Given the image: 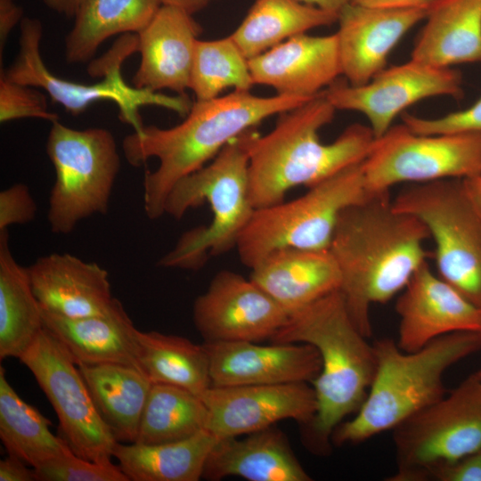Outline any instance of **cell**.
Instances as JSON below:
<instances>
[{
  "label": "cell",
  "mask_w": 481,
  "mask_h": 481,
  "mask_svg": "<svg viewBox=\"0 0 481 481\" xmlns=\"http://www.w3.org/2000/svg\"><path fill=\"white\" fill-rule=\"evenodd\" d=\"M429 237L419 218L393 207L389 191L374 192L339 214L329 250L349 315L364 337L372 334L371 306L404 289L427 261L424 242Z\"/></svg>",
  "instance_id": "1"
},
{
  "label": "cell",
  "mask_w": 481,
  "mask_h": 481,
  "mask_svg": "<svg viewBox=\"0 0 481 481\" xmlns=\"http://www.w3.org/2000/svg\"><path fill=\"white\" fill-rule=\"evenodd\" d=\"M313 97L257 96L234 91L192 103L182 123L169 128L147 126L122 141L127 162L135 167L155 158L157 168L144 174L143 209L156 220L165 215L167 197L177 181L204 167L232 140L265 119L300 106Z\"/></svg>",
  "instance_id": "2"
},
{
  "label": "cell",
  "mask_w": 481,
  "mask_h": 481,
  "mask_svg": "<svg viewBox=\"0 0 481 481\" xmlns=\"http://www.w3.org/2000/svg\"><path fill=\"white\" fill-rule=\"evenodd\" d=\"M336 110L322 91L279 114L268 134L250 129L249 196L255 209L284 201L290 189L309 188L365 159L375 139L369 126L352 124L332 143L321 142L319 132L333 120Z\"/></svg>",
  "instance_id": "3"
},
{
  "label": "cell",
  "mask_w": 481,
  "mask_h": 481,
  "mask_svg": "<svg viewBox=\"0 0 481 481\" xmlns=\"http://www.w3.org/2000/svg\"><path fill=\"white\" fill-rule=\"evenodd\" d=\"M353 322L339 289L291 314L272 343H306L321 356L312 381L317 409L306 425V441L317 452L330 447L335 428L356 412L367 396L376 366L372 344Z\"/></svg>",
  "instance_id": "4"
},
{
  "label": "cell",
  "mask_w": 481,
  "mask_h": 481,
  "mask_svg": "<svg viewBox=\"0 0 481 481\" xmlns=\"http://www.w3.org/2000/svg\"><path fill=\"white\" fill-rule=\"evenodd\" d=\"M376 366L366 398L355 416L333 431L331 443L355 444L387 430L445 395V371L481 349L477 332L439 337L414 352L403 351L393 339L373 344Z\"/></svg>",
  "instance_id": "5"
},
{
  "label": "cell",
  "mask_w": 481,
  "mask_h": 481,
  "mask_svg": "<svg viewBox=\"0 0 481 481\" xmlns=\"http://www.w3.org/2000/svg\"><path fill=\"white\" fill-rule=\"evenodd\" d=\"M250 129L228 143L210 163L181 178L170 190L165 214L179 220L189 209L208 203L213 216L208 225L182 234L175 247L159 259V266L199 270L209 257L236 248L255 210L249 196Z\"/></svg>",
  "instance_id": "6"
},
{
  "label": "cell",
  "mask_w": 481,
  "mask_h": 481,
  "mask_svg": "<svg viewBox=\"0 0 481 481\" xmlns=\"http://www.w3.org/2000/svg\"><path fill=\"white\" fill-rule=\"evenodd\" d=\"M363 161L309 187L295 200L256 208L236 244L241 263L252 269L283 248L329 249L341 211L374 193L366 187Z\"/></svg>",
  "instance_id": "7"
},
{
  "label": "cell",
  "mask_w": 481,
  "mask_h": 481,
  "mask_svg": "<svg viewBox=\"0 0 481 481\" xmlns=\"http://www.w3.org/2000/svg\"><path fill=\"white\" fill-rule=\"evenodd\" d=\"M45 151L55 171L47 220L55 234H69L82 220L106 214L120 156L110 131L52 123Z\"/></svg>",
  "instance_id": "8"
},
{
  "label": "cell",
  "mask_w": 481,
  "mask_h": 481,
  "mask_svg": "<svg viewBox=\"0 0 481 481\" xmlns=\"http://www.w3.org/2000/svg\"><path fill=\"white\" fill-rule=\"evenodd\" d=\"M392 204L426 225L435 241L438 275L481 308V210L464 180L410 183Z\"/></svg>",
  "instance_id": "9"
},
{
  "label": "cell",
  "mask_w": 481,
  "mask_h": 481,
  "mask_svg": "<svg viewBox=\"0 0 481 481\" xmlns=\"http://www.w3.org/2000/svg\"><path fill=\"white\" fill-rule=\"evenodd\" d=\"M391 481H422L481 448V378L477 372L393 429Z\"/></svg>",
  "instance_id": "10"
},
{
  "label": "cell",
  "mask_w": 481,
  "mask_h": 481,
  "mask_svg": "<svg viewBox=\"0 0 481 481\" xmlns=\"http://www.w3.org/2000/svg\"><path fill=\"white\" fill-rule=\"evenodd\" d=\"M363 170L371 192L401 183L472 178L481 174V134L420 135L404 124L392 126L374 139Z\"/></svg>",
  "instance_id": "11"
},
{
  "label": "cell",
  "mask_w": 481,
  "mask_h": 481,
  "mask_svg": "<svg viewBox=\"0 0 481 481\" xmlns=\"http://www.w3.org/2000/svg\"><path fill=\"white\" fill-rule=\"evenodd\" d=\"M19 360L51 403L61 436L74 453L94 462L111 461L118 441L99 414L77 363L64 346L44 326Z\"/></svg>",
  "instance_id": "12"
},
{
  "label": "cell",
  "mask_w": 481,
  "mask_h": 481,
  "mask_svg": "<svg viewBox=\"0 0 481 481\" xmlns=\"http://www.w3.org/2000/svg\"><path fill=\"white\" fill-rule=\"evenodd\" d=\"M323 94L336 110L363 114L378 138L392 126L399 113L423 99L462 98V76L452 68L434 67L411 59L385 68L362 86L336 80Z\"/></svg>",
  "instance_id": "13"
},
{
  "label": "cell",
  "mask_w": 481,
  "mask_h": 481,
  "mask_svg": "<svg viewBox=\"0 0 481 481\" xmlns=\"http://www.w3.org/2000/svg\"><path fill=\"white\" fill-rule=\"evenodd\" d=\"M192 316L204 342H258L271 339L289 315L249 278L222 270L196 298Z\"/></svg>",
  "instance_id": "14"
},
{
  "label": "cell",
  "mask_w": 481,
  "mask_h": 481,
  "mask_svg": "<svg viewBox=\"0 0 481 481\" xmlns=\"http://www.w3.org/2000/svg\"><path fill=\"white\" fill-rule=\"evenodd\" d=\"M208 418L206 429L218 439L248 435L292 419L309 424L317 409L306 382L210 387L201 395Z\"/></svg>",
  "instance_id": "15"
},
{
  "label": "cell",
  "mask_w": 481,
  "mask_h": 481,
  "mask_svg": "<svg viewBox=\"0 0 481 481\" xmlns=\"http://www.w3.org/2000/svg\"><path fill=\"white\" fill-rule=\"evenodd\" d=\"M400 318L398 346L417 351L434 339L460 331L478 332L481 308L436 275L425 261L395 303Z\"/></svg>",
  "instance_id": "16"
},
{
  "label": "cell",
  "mask_w": 481,
  "mask_h": 481,
  "mask_svg": "<svg viewBox=\"0 0 481 481\" xmlns=\"http://www.w3.org/2000/svg\"><path fill=\"white\" fill-rule=\"evenodd\" d=\"M209 360L211 387L312 382L321 356L306 343L258 345L251 341L203 343Z\"/></svg>",
  "instance_id": "17"
},
{
  "label": "cell",
  "mask_w": 481,
  "mask_h": 481,
  "mask_svg": "<svg viewBox=\"0 0 481 481\" xmlns=\"http://www.w3.org/2000/svg\"><path fill=\"white\" fill-rule=\"evenodd\" d=\"M429 8L382 9L353 2L338 17L341 73L351 86H362L386 68L402 37L426 19Z\"/></svg>",
  "instance_id": "18"
},
{
  "label": "cell",
  "mask_w": 481,
  "mask_h": 481,
  "mask_svg": "<svg viewBox=\"0 0 481 481\" xmlns=\"http://www.w3.org/2000/svg\"><path fill=\"white\" fill-rule=\"evenodd\" d=\"M201 30L190 12L162 4L149 24L136 33L141 62L133 77V86L186 94Z\"/></svg>",
  "instance_id": "19"
},
{
  "label": "cell",
  "mask_w": 481,
  "mask_h": 481,
  "mask_svg": "<svg viewBox=\"0 0 481 481\" xmlns=\"http://www.w3.org/2000/svg\"><path fill=\"white\" fill-rule=\"evenodd\" d=\"M41 307L67 318L104 315L120 301L111 294L108 272L69 253L40 257L28 267Z\"/></svg>",
  "instance_id": "20"
},
{
  "label": "cell",
  "mask_w": 481,
  "mask_h": 481,
  "mask_svg": "<svg viewBox=\"0 0 481 481\" xmlns=\"http://www.w3.org/2000/svg\"><path fill=\"white\" fill-rule=\"evenodd\" d=\"M254 84L278 94L314 97L342 75L336 34L297 35L249 60Z\"/></svg>",
  "instance_id": "21"
},
{
  "label": "cell",
  "mask_w": 481,
  "mask_h": 481,
  "mask_svg": "<svg viewBox=\"0 0 481 481\" xmlns=\"http://www.w3.org/2000/svg\"><path fill=\"white\" fill-rule=\"evenodd\" d=\"M249 279L289 315L339 289L340 273L329 249L283 248L251 269Z\"/></svg>",
  "instance_id": "22"
},
{
  "label": "cell",
  "mask_w": 481,
  "mask_h": 481,
  "mask_svg": "<svg viewBox=\"0 0 481 481\" xmlns=\"http://www.w3.org/2000/svg\"><path fill=\"white\" fill-rule=\"evenodd\" d=\"M236 476L249 481H310L286 436L272 427L219 439L205 463L202 477L220 480Z\"/></svg>",
  "instance_id": "23"
},
{
  "label": "cell",
  "mask_w": 481,
  "mask_h": 481,
  "mask_svg": "<svg viewBox=\"0 0 481 481\" xmlns=\"http://www.w3.org/2000/svg\"><path fill=\"white\" fill-rule=\"evenodd\" d=\"M42 313L44 326L64 346L77 365L118 363L142 371L137 329L122 304L107 314L85 318H67L43 308Z\"/></svg>",
  "instance_id": "24"
},
{
  "label": "cell",
  "mask_w": 481,
  "mask_h": 481,
  "mask_svg": "<svg viewBox=\"0 0 481 481\" xmlns=\"http://www.w3.org/2000/svg\"><path fill=\"white\" fill-rule=\"evenodd\" d=\"M425 20L411 59L438 68L481 62V0H438Z\"/></svg>",
  "instance_id": "25"
},
{
  "label": "cell",
  "mask_w": 481,
  "mask_h": 481,
  "mask_svg": "<svg viewBox=\"0 0 481 481\" xmlns=\"http://www.w3.org/2000/svg\"><path fill=\"white\" fill-rule=\"evenodd\" d=\"M94 405L119 443H135L152 386L139 369L118 363L78 364Z\"/></svg>",
  "instance_id": "26"
},
{
  "label": "cell",
  "mask_w": 481,
  "mask_h": 481,
  "mask_svg": "<svg viewBox=\"0 0 481 481\" xmlns=\"http://www.w3.org/2000/svg\"><path fill=\"white\" fill-rule=\"evenodd\" d=\"M219 439L204 429L184 440L162 444H123L113 450L130 481H198Z\"/></svg>",
  "instance_id": "27"
},
{
  "label": "cell",
  "mask_w": 481,
  "mask_h": 481,
  "mask_svg": "<svg viewBox=\"0 0 481 481\" xmlns=\"http://www.w3.org/2000/svg\"><path fill=\"white\" fill-rule=\"evenodd\" d=\"M43 328L28 267L15 260L8 230L0 231V359H20Z\"/></svg>",
  "instance_id": "28"
},
{
  "label": "cell",
  "mask_w": 481,
  "mask_h": 481,
  "mask_svg": "<svg viewBox=\"0 0 481 481\" xmlns=\"http://www.w3.org/2000/svg\"><path fill=\"white\" fill-rule=\"evenodd\" d=\"M161 5V0H83L65 38L67 62H86L109 37L140 32Z\"/></svg>",
  "instance_id": "29"
},
{
  "label": "cell",
  "mask_w": 481,
  "mask_h": 481,
  "mask_svg": "<svg viewBox=\"0 0 481 481\" xmlns=\"http://www.w3.org/2000/svg\"><path fill=\"white\" fill-rule=\"evenodd\" d=\"M338 17L298 0H256L230 37L249 60L292 37L330 26Z\"/></svg>",
  "instance_id": "30"
},
{
  "label": "cell",
  "mask_w": 481,
  "mask_h": 481,
  "mask_svg": "<svg viewBox=\"0 0 481 481\" xmlns=\"http://www.w3.org/2000/svg\"><path fill=\"white\" fill-rule=\"evenodd\" d=\"M136 341L140 367L152 384L177 386L199 396L211 387L209 360L203 344L139 330Z\"/></svg>",
  "instance_id": "31"
},
{
  "label": "cell",
  "mask_w": 481,
  "mask_h": 481,
  "mask_svg": "<svg viewBox=\"0 0 481 481\" xmlns=\"http://www.w3.org/2000/svg\"><path fill=\"white\" fill-rule=\"evenodd\" d=\"M51 421L23 401L0 367V438L8 454L32 468L73 452L65 439L50 430Z\"/></svg>",
  "instance_id": "32"
},
{
  "label": "cell",
  "mask_w": 481,
  "mask_h": 481,
  "mask_svg": "<svg viewBox=\"0 0 481 481\" xmlns=\"http://www.w3.org/2000/svg\"><path fill=\"white\" fill-rule=\"evenodd\" d=\"M208 418L200 396L177 386L152 384L135 443L153 444L187 439L206 429Z\"/></svg>",
  "instance_id": "33"
},
{
  "label": "cell",
  "mask_w": 481,
  "mask_h": 481,
  "mask_svg": "<svg viewBox=\"0 0 481 481\" xmlns=\"http://www.w3.org/2000/svg\"><path fill=\"white\" fill-rule=\"evenodd\" d=\"M254 85L249 59L230 36L215 40L198 39L189 87L196 100L216 98L228 87L249 91Z\"/></svg>",
  "instance_id": "34"
},
{
  "label": "cell",
  "mask_w": 481,
  "mask_h": 481,
  "mask_svg": "<svg viewBox=\"0 0 481 481\" xmlns=\"http://www.w3.org/2000/svg\"><path fill=\"white\" fill-rule=\"evenodd\" d=\"M33 469L37 481H130L119 465L91 461L74 452Z\"/></svg>",
  "instance_id": "35"
},
{
  "label": "cell",
  "mask_w": 481,
  "mask_h": 481,
  "mask_svg": "<svg viewBox=\"0 0 481 481\" xmlns=\"http://www.w3.org/2000/svg\"><path fill=\"white\" fill-rule=\"evenodd\" d=\"M38 88L10 80L0 71V122L39 118L51 123L59 120L48 109L46 95Z\"/></svg>",
  "instance_id": "36"
},
{
  "label": "cell",
  "mask_w": 481,
  "mask_h": 481,
  "mask_svg": "<svg viewBox=\"0 0 481 481\" xmlns=\"http://www.w3.org/2000/svg\"><path fill=\"white\" fill-rule=\"evenodd\" d=\"M402 121L410 130L420 135L481 134V97L467 109L439 118H426L404 112Z\"/></svg>",
  "instance_id": "37"
},
{
  "label": "cell",
  "mask_w": 481,
  "mask_h": 481,
  "mask_svg": "<svg viewBox=\"0 0 481 481\" xmlns=\"http://www.w3.org/2000/svg\"><path fill=\"white\" fill-rule=\"evenodd\" d=\"M36 214L37 204L26 184L15 183L0 192V231L29 223Z\"/></svg>",
  "instance_id": "38"
},
{
  "label": "cell",
  "mask_w": 481,
  "mask_h": 481,
  "mask_svg": "<svg viewBox=\"0 0 481 481\" xmlns=\"http://www.w3.org/2000/svg\"><path fill=\"white\" fill-rule=\"evenodd\" d=\"M432 479L439 481H481V448L442 467Z\"/></svg>",
  "instance_id": "39"
},
{
  "label": "cell",
  "mask_w": 481,
  "mask_h": 481,
  "mask_svg": "<svg viewBox=\"0 0 481 481\" xmlns=\"http://www.w3.org/2000/svg\"><path fill=\"white\" fill-rule=\"evenodd\" d=\"M23 10L14 0H0V57L14 27L23 19Z\"/></svg>",
  "instance_id": "40"
},
{
  "label": "cell",
  "mask_w": 481,
  "mask_h": 481,
  "mask_svg": "<svg viewBox=\"0 0 481 481\" xmlns=\"http://www.w3.org/2000/svg\"><path fill=\"white\" fill-rule=\"evenodd\" d=\"M22 460L10 455L0 461V481H34V469H30Z\"/></svg>",
  "instance_id": "41"
},
{
  "label": "cell",
  "mask_w": 481,
  "mask_h": 481,
  "mask_svg": "<svg viewBox=\"0 0 481 481\" xmlns=\"http://www.w3.org/2000/svg\"><path fill=\"white\" fill-rule=\"evenodd\" d=\"M438 0H352L351 2L368 7L382 9L430 8Z\"/></svg>",
  "instance_id": "42"
},
{
  "label": "cell",
  "mask_w": 481,
  "mask_h": 481,
  "mask_svg": "<svg viewBox=\"0 0 481 481\" xmlns=\"http://www.w3.org/2000/svg\"><path fill=\"white\" fill-rule=\"evenodd\" d=\"M53 12L68 18H74L83 0H43Z\"/></svg>",
  "instance_id": "43"
},
{
  "label": "cell",
  "mask_w": 481,
  "mask_h": 481,
  "mask_svg": "<svg viewBox=\"0 0 481 481\" xmlns=\"http://www.w3.org/2000/svg\"><path fill=\"white\" fill-rule=\"evenodd\" d=\"M215 0H161L162 4L171 5L183 9L191 14L205 8L209 3Z\"/></svg>",
  "instance_id": "44"
},
{
  "label": "cell",
  "mask_w": 481,
  "mask_h": 481,
  "mask_svg": "<svg viewBox=\"0 0 481 481\" xmlns=\"http://www.w3.org/2000/svg\"><path fill=\"white\" fill-rule=\"evenodd\" d=\"M319 8L338 12L352 0H298Z\"/></svg>",
  "instance_id": "45"
},
{
  "label": "cell",
  "mask_w": 481,
  "mask_h": 481,
  "mask_svg": "<svg viewBox=\"0 0 481 481\" xmlns=\"http://www.w3.org/2000/svg\"><path fill=\"white\" fill-rule=\"evenodd\" d=\"M463 180L471 198L481 210V174L477 176Z\"/></svg>",
  "instance_id": "46"
},
{
  "label": "cell",
  "mask_w": 481,
  "mask_h": 481,
  "mask_svg": "<svg viewBox=\"0 0 481 481\" xmlns=\"http://www.w3.org/2000/svg\"><path fill=\"white\" fill-rule=\"evenodd\" d=\"M477 333H478V335H479V337H480V340H481V326H480V329H479V330H478Z\"/></svg>",
  "instance_id": "47"
},
{
  "label": "cell",
  "mask_w": 481,
  "mask_h": 481,
  "mask_svg": "<svg viewBox=\"0 0 481 481\" xmlns=\"http://www.w3.org/2000/svg\"><path fill=\"white\" fill-rule=\"evenodd\" d=\"M477 374L481 378V370L477 371Z\"/></svg>",
  "instance_id": "48"
}]
</instances>
